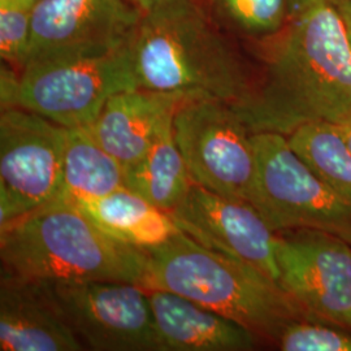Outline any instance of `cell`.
I'll return each instance as SVG.
<instances>
[{"label":"cell","instance_id":"obj_1","mask_svg":"<svg viewBox=\"0 0 351 351\" xmlns=\"http://www.w3.org/2000/svg\"><path fill=\"white\" fill-rule=\"evenodd\" d=\"M271 39L249 97L233 106L251 132L350 120L351 40L335 4L308 8Z\"/></svg>","mask_w":351,"mask_h":351},{"label":"cell","instance_id":"obj_2","mask_svg":"<svg viewBox=\"0 0 351 351\" xmlns=\"http://www.w3.org/2000/svg\"><path fill=\"white\" fill-rule=\"evenodd\" d=\"M138 88L181 101L237 106L254 86L243 59L198 0L143 14L132 43Z\"/></svg>","mask_w":351,"mask_h":351},{"label":"cell","instance_id":"obj_3","mask_svg":"<svg viewBox=\"0 0 351 351\" xmlns=\"http://www.w3.org/2000/svg\"><path fill=\"white\" fill-rule=\"evenodd\" d=\"M145 251L142 288L186 297L234 320L259 339L275 345L294 322H323L250 264L211 250L182 232Z\"/></svg>","mask_w":351,"mask_h":351},{"label":"cell","instance_id":"obj_4","mask_svg":"<svg viewBox=\"0 0 351 351\" xmlns=\"http://www.w3.org/2000/svg\"><path fill=\"white\" fill-rule=\"evenodd\" d=\"M0 259L1 275L38 282L142 285L146 271V251L110 237L66 198L0 226Z\"/></svg>","mask_w":351,"mask_h":351},{"label":"cell","instance_id":"obj_5","mask_svg":"<svg viewBox=\"0 0 351 351\" xmlns=\"http://www.w3.org/2000/svg\"><path fill=\"white\" fill-rule=\"evenodd\" d=\"M1 110L23 108L66 129L91 125L113 95L138 88L132 46L111 53L26 65L1 64Z\"/></svg>","mask_w":351,"mask_h":351},{"label":"cell","instance_id":"obj_6","mask_svg":"<svg viewBox=\"0 0 351 351\" xmlns=\"http://www.w3.org/2000/svg\"><path fill=\"white\" fill-rule=\"evenodd\" d=\"M258 172L251 204L274 232L314 229L351 245V199L302 160L284 134H252Z\"/></svg>","mask_w":351,"mask_h":351},{"label":"cell","instance_id":"obj_7","mask_svg":"<svg viewBox=\"0 0 351 351\" xmlns=\"http://www.w3.org/2000/svg\"><path fill=\"white\" fill-rule=\"evenodd\" d=\"M173 134L193 184L250 203L258 172L254 133L232 104L180 101Z\"/></svg>","mask_w":351,"mask_h":351},{"label":"cell","instance_id":"obj_8","mask_svg":"<svg viewBox=\"0 0 351 351\" xmlns=\"http://www.w3.org/2000/svg\"><path fill=\"white\" fill-rule=\"evenodd\" d=\"M66 128L23 108L0 116V226L63 198Z\"/></svg>","mask_w":351,"mask_h":351},{"label":"cell","instance_id":"obj_9","mask_svg":"<svg viewBox=\"0 0 351 351\" xmlns=\"http://www.w3.org/2000/svg\"><path fill=\"white\" fill-rule=\"evenodd\" d=\"M85 349L164 351L147 290L124 281L45 282Z\"/></svg>","mask_w":351,"mask_h":351},{"label":"cell","instance_id":"obj_10","mask_svg":"<svg viewBox=\"0 0 351 351\" xmlns=\"http://www.w3.org/2000/svg\"><path fill=\"white\" fill-rule=\"evenodd\" d=\"M143 13L130 0H40L24 65L90 58L132 46Z\"/></svg>","mask_w":351,"mask_h":351},{"label":"cell","instance_id":"obj_11","mask_svg":"<svg viewBox=\"0 0 351 351\" xmlns=\"http://www.w3.org/2000/svg\"><path fill=\"white\" fill-rule=\"evenodd\" d=\"M280 285L315 317L351 330V245L314 229L277 233Z\"/></svg>","mask_w":351,"mask_h":351},{"label":"cell","instance_id":"obj_12","mask_svg":"<svg viewBox=\"0 0 351 351\" xmlns=\"http://www.w3.org/2000/svg\"><path fill=\"white\" fill-rule=\"evenodd\" d=\"M180 232L213 251L250 264L280 285L277 233L249 202L220 195L193 184L171 213Z\"/></svg>","mask_w":351,"mask_h":351},{"label":"cell","instance_id":"obj_13","mask_svg":"<svg viewBox=\"0 0 351 351\" xmlns=\"http://www.w3.org/2000/svg\"><path fill=\"white\" fill-rule=\"evenodd\" d=\"M0 350L80 351L85 346L45 282L1 275Z\"/></svg>","mask_w":351,"mask_h":351},{"label":"cell","instance_id":"obj_14","mask_svg":"<svg viewBox=\"0 0 351 351\" xmlns=\"http://www.w3.org/2000/svg\"><path fill=\"white\" fill-rule=\"evenodd\" d=\"M147 295L164 351H249L258 345L249 329L186 297L158 289Z\"/></svg>","mask_w":351,"mask_h":351},{"label":"cell","instance_id":"obj_15","mask_svg":"<svg viewBox=\"0 0 351 351\" xmlns=\"http://www.w3.org/2000/svg\"><path fill=\"white\" fill-rule=\"evenodd\" d=\"M181 99L143 88L113 95L88 126L94 138L123 167L138 162Z\"/></svg>","mask_w":351,"mask_h":351},{"label":"cell","instance_id":"obj_16","mask_svg":"<svg viewBox=\"0 0 351 351\" xmlns=\"http://www.w3.org/2000/svg\"><path fill=\"white\" fill-rule=\"evenodd\" d=\"M75 203L106 234L139 250L158 247L180 232L171 213L128 188Z\"/></svg>","mask_w":351,"mask_h":351},{"label":"cell","instance_id":"obj_17","mask_svg":"<svg viewBox=\"0 0 351 351\" xmlns=\"http://www.w3.org/2000/svg\"><path fill=\"white\" fill-rule=\"evenodd\" d=\"M173 117L164 123L138 162L124 168L125 188L169 213L185 201L193 186L176 142Z\"/></svg>","mask_w":351,"mask_h":351},{"label":"cell","instance_id":"obj_18","mask_svg":"<svg viewBox=\"0 0 351 351\" xmlns=\"http://www.w3.org/2000/svg\"><path fill=\"white\" fill-rule=\"evenodd\" d=\"M125 188L124 167L94 138L90 128L66 129L63 198L88 201Z\"/></svg>","mask_w":351,"mask_h":351},{"label":"cell","instance_id":"obj_19","mask_svg":"<svg viewBox=\"0 0 351 351\" xmlns=\"http://www.w3.org/2000/svg\"><path fill=\"white\" fill-rule=\"evenodd\" d=\"M287 138L293 151L316 175L351 199V149L337 124H304Z\"/></svg>","mask_w":351,"mask_h":351},{"label":"cell","instance_id":"obj_20","mask_svg":"<svg viewBox=\"0 0 351 351\" xmlns=\"http://www.w3.org/2000/svg\"><path fill=\"white\" fill-rule=\"evenodd\" d=\"M210 13L221 24L252 38L271 39L290 20L289 0H210Z\"/></svg>","mask_w":351,"mask_h":351},{"label":"cell","instance_id":"obj_21","mask_svg":"<svg viewBox=\"0 0 351 351\" xmlns=\"http://www.w3.org/2000/svg\"><path fill=\"white\" fill-rule=\"evenodd\" d=\"M34 5L29 0H0V55L16 71L26 63Z\"/></svg>","mask_w":351,"mask_h":351},{"label":"cell","instance_id":"obj_22","mask_svg":"<svg viewBox=\"0 0 351 351\" xmlns=\"http://www.w3.org/2000/svg\"><path fill=\"white\" fill-rule=\"evenodd\" d=\"M275 345L282 351H351V330L319 320H298L284 328Z\"/></svg>","mask_w":351,"mask_h":351},{"label":"cell","instance_id":"obj_23","mask_svg":"<svg viewBox=\"0 0 351 351\" xmlns=\"http://www.w3.org/2000/svg\"><path fill=\"white\" fill-rule=\"evenodd\" d=\"M143 14L164 12L177 7L193 3L195 0H130Z\"/></svg>","mask_w":351,"mask_h":351},{"label":"cell","instance_id":"obj_24","mask_svg":"<svg viewBox=\"0 0 351 351\" xmlns=\"http://www.w3.org/2000/svg\"><path fill=\"white\" fill-rule=\"evenodd\" d=\"M333 0H289V11H290V19H294L300 16L301 13L306 12L308 8L314 7L320 3H328Z\"/></svg>","mask_w":351,"mask_h":351},{"label":"cell","instance_id":"obj_25","mask_svg":"<svg viewBox=\"0 0 351 351\" xmlns=\"http://www.w3.org/2000/svg\"><path fill=\"white\" fill-rule=\"evenodd\" d=\"M339 11V16L345 24L346 32L351 40V0H333L332 1Z\"/></svg>","mask_w":351,"mask_h":351},{"label":"cell","instance_id":"obj_26","mask_svg":"<svg viewBox=\"0 0 351 351\" xmlns=\"http://www.w3.org/2000/svg\"><path fill=\"white\" fill-rule=\"evenodd\" d=\"M337 125L339 126L343 137L348 141V143H349L351 149V119L350 120H346V121H342V123H339Z\"/></svg>","mask_w":351,"mask_h":351},{"label":"cell","instance_id":"obj_27","mask_svg":"<svg viewBox=\"0 0 351 351\" xmlns=\"http://www.w3.org/2000/svg\"><path fill=\"white\" fill-rule=\"evenodd\" d=\"M29 1H32V3H34V4H37L38 1H40V0H29Z\"/></svg>","mask_w":351,"mask_h":351}]
</instances>
